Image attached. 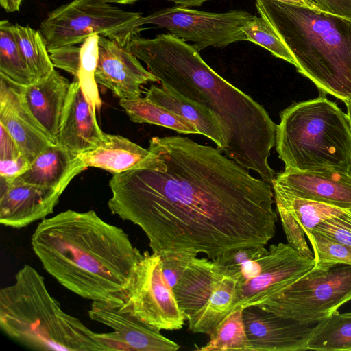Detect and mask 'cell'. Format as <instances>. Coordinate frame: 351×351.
Returning a JSON list of instances; mask_svg holds the SVG:
<instances>
[{"label":"cell","instance_id":"2","mask_svg":"<svg viewBox=\"0 0 351 351\" xmlns=\"http://www.w3.org/2000/svg\"><path fill=\"white\" fill-rule=\"evenodd\" d=\"M128 46L161 85L217 117L225 137V155L272 184L274 171L268 158L277 125L263 106L213 70L193 45L169 33L152 38L132 35Z\"/></svg>","mask_w":351,"mask_h":351},{"label":"cell","instance_id":"27","mask_svg":"<svg viewBox=\"0 0 351 351\" xmlns=\"http://www.w3.org/2000/svg\"><path fill=\"white\" fill-rule=\"evenodd\" d=\"M307 348L319 351H351V311H337L316 323Z\"/></svg>","mask_w":351,"mask_h":351},{"label":"cell","instance_id":"24","mask_svg":"<svg viewBox=\"0 0 351 351\" xmlns=\"http://www.w3.org/2000/svg\"><path fill=\"white\" fill-rule=\"evenodd\" d=\"M150 152L117 134L104 133L94 147L79 154L84 165L106 170L112 174L138 168Z\"/></svg>","mask_w":351,"mask_h":351},{"label":"cell","instance_id":"41","mask_svg":"<svg viewBox=\"0 0 351 351\" xmlns=\"http://www.w3.org/2000/svg\"><path fill=\"white\" fill-rule=\"evenodd\" d=\"M23 0H0V5L7 12H14L20 10Z\"/></svg>","mask_w":351,"mask_h":351},{"label":"cell","instance_id":"5","mask_svg":"<svg viewBox=\"0 0 351 351\" xmlns=\"http://www.w3.org/2000/svg\"><path fill=\"white\" fill-rule=\"evenodd\" d=\"M0 327L11 339L37 350L104 351L95 332L63 311L44 278L23 265L0 290Z\"/></svg>","mask_w":351,"mask_h":351},{"label":"cell","instance_id":"29","mask_svg":"<svg viewBox=\"0 0 351 351\" xmlns=\"http://www.w3.org/2000/svg\"><path fill=\"white\" fill-rule=\"evenodd\" d=\"M12 29L21 53L36 79L49 75L55 67L40 32L16 23Z\"/></svg>","mask_w":351,"mask_h":351},{"label":"cell","instance_id":"14","mask_svg":"<svg viewBox=\"0 0 351 351\" xmlns=\"http://www.w3.org/2000/svg\"><path fill=\"white\" fill-rule=\"evenodd\" d=\"M271 185L287 243L302 255L314 258L313 252L307 244L306 234L320 223L346 215L351 210L299 197L275 178Z\"/></svg>","mask_w":351,"mask_h":351},{"label":"cell","instance_id":"3","mask_svg":"<svg viewBox=\"0 0 351 351\" xmlns=\"http://www.w3.org/2000/svg\"><path fill=\"white\" fill-rule=\"evenodd\" d=\"M31 243L43 268L63 287L118 307L143 257L122 228L93 210L69 209L43 219Z\"/></svg>","mask_w":351,"mask_h":351},{"label":"cell","instance_id":"28","mask_svg":"<svg viewBox=\"0 0 351 351\" xmlns=\"http://www.w3.org/2000/svg\"><path fill=\"white\" fill-rule=\"evenodd\" d=\"M243 308L230 312L211 331L208 342L197 351H252L243 317Z\"/></svg>","mask_w":351,"mask_h":351},{"label":"cell","instance_id":"18","mask_svg":"<svg viewBox=\"0 0 351 351\" xmlns=\"http://www.w3.org/2000/svg\"><path fill=\"white\" fill-rule=\"evenodd\" d=\"M275 179L299 197L351 210V175L348 171L285 169Z\"/></svg>","mask_w":351,"mask_h":351},{"label":"cell","instance_id":"37","mask_svg":"<svg viewBox=\"0 0 351 351\" xmlns=\"http://www.w3.org/2000/svg\"><path fill=\"white\" fill-rule=\"evenodd\" d=\"M54 67L71 74L74 80L77 78L80 66V47L66 45L49 51Z\"/></svg>","mask_w":351,"mask_h":351},{"label":"cell","instance_id":"43","mask_svg":"<svg viewBox=\"0 0 351 351\" xmlns=\"http://www.w3.org/2000/svg\"><path fill=\"white\" fill-rule=\"evenodd\" d=\"M347 106V118L351 128V99L344 102Z\"/></svg>","mask_w":351,"mask_h":351},{"label":"cell","instance_id":"44","mask_svg":"<svg viewBox=\"0 0 351 351\" xmlns=\"http://www.w3.org/2000/svg\"><path fill=\"white\" fill-rule=\"evenodd\" d=\"M348 172L351 175V156H350V160L349 165H348Z\"/></svg>","mask_w":351,"mask_h":351},{"label":"cell","instance_id":"4","mask_svg":"<svg viewBox=\"0 0 351 351\" xmlns=\"http://www.w3.org/2000/svg\"><path fill=\"white\" fill-rule=\"evenodd\" d=\"M291 53L297 71L323 93L351 99V19L276 0H256Z\"/></svg>","mask_w":351,"mask_h":351},{"label":"cell","instance_id":"16","mask_svg":"<svg viewBox=\"0 0 351 351\" xmlns=\"http://www.w3.org/2000/svg\"><path fill=\"white\" fill-rule=\"evenodd\" d=\"M245 331L252 351H305L313 325L301 323L256 306L243 308Z\"/></svg>","mask_w":351,"mask_h":351},{"label":"cell","instance_id":"9","mask_svg":"<svg viewBox=\"0 0 351 351\" xmlns=\"http://www.w3.org/2000/svg\"><path fill=\"white\" fill-rule=\"evenodd\" d=\"M252 16L242 10L210 12L176 5L142 16L137 27L139 32L145 25L165 29L177 38L191 42L199 51L210 46L223 48L247 40L242 27Z\"/></svg>","mask_w":351,"mask_h":351},{"label":"cell","instance_id":"21","mask_svg":"<svg viewBox=\"0 0 351 351\" xmlns=\"http://www.w3.org/2000/svg\"><path fill=\"white\" fill-rule=\"evenodd\" d=\"M228 274L223 267L212 260L199 258L197 256L192 258L173 288L186 321L205 306L219 282Z\"/></svg>","mask_w":351,"mask_h":351},{"label":"cell","instance_id":"40","mask_svg":"<svg viewBox=\"0 0 351 351\" xmlns=\"http://www.w3.org/2000/svg\"><path fill=\"white\" fill-rule=\"evenodd\" d=\"M322 10L351 19V0H313Z\"/></svg>","mask_w":351,"mask_h":351},{"label":"cell","instance_id":"25","mask_svg":"<svg viewBox=\"0 0 351 351\" xmlns=\"http://www.w3.org/2000/svg\"><path fill=\"white\" fill-rule=\"evenodd\" d=\"M237 278L230 274L221 279L205 306L187 320L191 331L209 335L232 311L237 295Z\"/></svg>","mask_w":351,"mask_h":351},{"label":"cell","instance_id":"26","mask_svg":"<svg viewBox=\"0 0 351 351\" xmlns=\"http://www.w3.org/2000/svg\"><path fill=\"white\" fill-rule=\"evenodd\" d=\"M119 105L132 122L162 126L181 134H200L192 123L145 97L133 100L120 99Z\"/></svg>","mask_w":351,"mask_h":351},{"label":"cell","instance_id":"13","mask_svg":"<svg viewBox=\"0 0 351 351\" xmlns=\"http://www.w3.org/2000/svg\"><path fill=\"white\" fill-rule=\"evenodd\" d=\"M95 78L98 84L126 100L141 97V85L158 82L131 52L128 43L101 36L98 41Z\"/></svg>","mask_w":351,"mask_h":351},{"label":"cell","instance_id":"36","mask_svg":"<svg viewBox=\"0 0 351 351\" xmlns=\"http://www.w3.org/2000/svg\"><path fill=\"white\" fill-rule=\"evenodd\" d=\"M163 274L173 288L182 276L192 258L197 254L189 252H169L160 254Z\"/></svg>","mask_w":351,"mask_h":351},{"label":"cell","instance_id":"22","mask_svg":"<svg viewBox=\"0 0 351 351\" xmlns=\"http://www.w3.org/2000/svg\"><path fill=\"white\" fill-rule=\"evenodd\" d=\"M87 167L69 149L54 144L40 154L15 180L40 186L66 189L71 180Z\"/></svg>","mask_w":351,"mask_h":351},{"label":"cell","instance_id":"12","mask_svg":"<svg viewBox=\"0 0 351 351\" xmlns=\"http://www.w3.org/2000/svg\"><path fill=\"white\" fill-rule=\"evenodd\" d=\"M88 315L112 331L94 333L104 351H177L180 346L118 306L104 302H92Z\"/></svg>","mask_w":351,"mask_h":351},{"label":"cell","instance_id":"1","mask_svg":"<svg viewBox=\"0 0 351 351\" xmlns=\"http://www.w3.org/2000/svg\"><path fill=\"white\" fill-rule=\"evenodd\" d=\"M149 143L138 168L113 174L108 206L141 228L152 252L203 253L213 261L274 237L271 184L188 137L156 136Z\"/></svg>","mask_w":351,"mask_h":351},{"label":"cell","instance_id":"7","mask_svg":"<svg viewBox=\"0 0 351 351\" xmlns=\"http://www.w3.org/2000/svg\"><path fill=\"white\" fill-rule=\"evenodd\" d=\"M141 16V13L99 0H73L49 13L39 31L48 51L82 43L96 34L126 44L139 32L137 24Z\"/></svg>","mask_w":351,"mask_h":351},{"label":"cell","instance_id":"10","mask_svg":"<svg viewBox=\"0 0 351 351\" xmlns=\"http://www.w3.org/2000/svg\"><path fill=\"white\" fill-rule=\"evenodd\" d=\"M118 308L160 331L180 330L186 321L163 274L161 256L155 252L143 253L123 303Z\"/></svg>","mask_w":351,"mask_h":351},{"label":"cell","instance_id":"19","mask_svg":"<svg viewBox=\"0 0 351 351\" xmlns=\"http://www.w3.org/2000/svg\"><path fill=\"white\" fill-rule=\"evenodd\" d=\"M104 132L96 111L86 100L77 80L71 84L63 112L57 144L80 154L96 146Z\"/></svg>","mask_w":351,"mask_h":351},{"label":"cell","instance_id":"15","mask_svg":"<svg viewBox=\"0 0 351 351\" xmlns=\"http://www.w3.org/2000/svg\"><path fill=\"white\" fill-rule=\"evenodd\" d=\"M23 86L0 73V124L15 140L23 156L31 164L56 143L29 111Z\"/></svg>","mask_w":351,"mask_h":351},{"label":"cell","instance_id":"20","mask_svg":"<svg viewBox=\"0 0 351 351\" xmlns=\"http://www.w3.org/2000/svg\"><path fill=\"white\" fill-rule=\"evenodd\" d=\"M71 84L54 69L47 77L23 86L29 111L56 144Z\"/></svg>","mask_w":351,"mask_h":351},{"label":"cell","instance_id":"39","mask_svg":"<svg viewBox=\"0 0 351 351\" xmlns=\"http://www.w3.org/2000/svg\"><path fill=\"white\" fill-rule=\"evenodd\" d=\"M0 160L15 159L23 155L16 142L0 124Z\"/></svg>","mask_w":351,"mask_h":351},{"label":"cell","instance_id":"11","mask_svg":"<svg viewBox=\"0 0 351 351\" xmlns=\"http://www.w3.org/2000/svg\"><path fill=\"white\" fill-rule=\"evenodd\" d=\"M314 266V258L302 255L289 243L271 245L261 258L260 274L243 283L237 284L232 310L262 304Z\"/></svg>","mask_w":351,"mask_h":351},{"label":"cell","instance_id":"30","mask_svg":"<svg viewBox=\"0 0 351 351\" xmlns=\"http://www.w3.org/2000/svg\"><path fill=\"white\" fill-rule=\"evenodd\" d=\"M13 24L0 21V73L22 85H29L36 79L25 62L16 44Z\"/></svg>","mask_w":351,"mask_h":351},{"label":"cell","instance_id":"6","mask_svg":"<svg viewBox=\"0 0 351 351\" xmlns=\"http://www.w3.org/2000/svg\"><path fill=\"white\" fill-rule=\"evenodd\" d=\"M276 149L285 169L348 171L351 128L347 115L324 95L293 102L280 113Z\"/></svg>","mask_w":351,"mask_h":351},{"label":"cell","instance_id":"35","mask_svg":"<svg viewBox=\"0 0 351 351\" xmlns=\"http://www.w3.org/2000/svg\"><path fill=\"white\" fill-rule=\"evenodd\" d=\"M267 251L265 246L242 247L226 254L213 261L223 267L238 280L241 266L250 260L262 256Z\"/></svg>","mask_w":351,"mask_h":351},{"label":"cell","instance_id":"32","mask_svg":"<svg viewBox=\"0 0 351 351\" xmlns=\"http://www.w3.org/2000/svg\"><path fill=\"white\" fill-rule=\"evenodd\" d=\"M242 29L247 41L265 48L275 57L295 66L291 53L274 27L265 17L252 15Z\"/></svg>","mask_w":351,"mask_h":351},{"label":"cell","instance_id":"17","mask_svg":"<svg viewBox=\"0 0 351 351\" xmlns=\"http://www.w3.org/2000/svg\"><path fill=\"white\" fill-rule=\"evenodd\" d=\"M64 190L1 179V224L21 228L45 219L53 212Z\"/></svg>","mask_w":351,"mask_h":351},{"label":"cell","instance_id":"42","mask_svg":"<svg viewBox=\"0 0 351 351\" xmlns=\"http://www.w3.org/2000/svg\"><path fill=\"white\" fill-rule=\"evenodd\" d=\"M284 3L305 6L310 8L321 10L319 7L313 0H276Z\"/></svg>","mask_w":351,"mask_h":351},{"label":"cell","instance_id":"33","mask_svg":"<svg viewBox=\"0 0 351 351\" xmlns=\"http://www.w3.org/2000/svg\"><path fill=\"white\" fill-rule=\"evenodd\" d=\"M313 247L315 266L351 265V247L312 230L306 234Z\"/></svg>","mask_w":351,"mask_h":351},{"label":"cell","instance_id":"34","mask_svg":"<svg viewBox=\"0 0 351 351\" xmlns=\"http://www.w3.org/2000/svg\"><path fill=\"white\" fill-rule=\"evenodd\" d=\"M313 230L351 247V211L320 223Z\"/></svg>","mask_w":351,"mask_h":351},{"label":"cell","instance_id":"23","mask_svg":"<svg viewBox=\"0 0 351 351\" xmlns=\"http://www.w3.org/2000/svg\"><path fill=\"white\" fill-rule=\"evenodd\" d=\"M145 97L192 123L200 134L212 140L223 152V132L218 119L210 110L165 85L151 86L145 92Z\"/></svg>","mask_w":351,"mask_h":351},{"label":"cell","instance_id":"38","mask_svg":"<svg viewBox=\"0 0 351 351\" xmlns=\"http://www.w3.org/2000/svg\"><path fill=\"white\" fill-rule=\"evenodd\" d=\"M29 165V162L23 155L15 159L0 160L1 179L12 181L23 173Z\"/></svg>","mask_w":351,"mask_h":351},{"label":"cell","instance_id":"31","mask_svg":"<svg viewBox=\"0 0 351 351\" xmlns=\"http://www.w3.org/2000/svg\"><path fill=\"white\" fill-rule=\"evenodd\" d=\"M99 35L88 37L81 45L80 66L75 79L88 103L95 110H100L102 101L95 78L98 60Z\"/></svg>","mask_w":351,"mask_h":351},{"label":"cell","instance_id":"8","mask_svg":"<svg viewBox=\"0 0 351 351\" xmlns=\"http://www.w3.org/2000/svg\"><path fill=\"white\" fill-rule=\"evenodd\" d=\"M351 300V265L314 266L306 274L256 306L301 323L316 324Z\"/></svg>","mask_w":351,"mask_h":351}]
</instances>
